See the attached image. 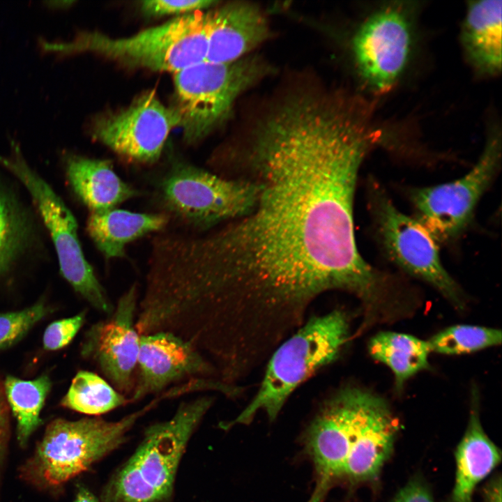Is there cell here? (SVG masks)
I'll return each instance as SVG.
<instances>
[{
  "mask_svg": "<svg viewBox=\"0 0 502 502\" xmlns=\"http://www.w3.org/2000/svg\"><path fill=\"white\" fill-rule=\"evenodd\" d=\"M213 402L208 395L182 402L170 419L150 425L104 487L100 502L167 501L188 443Z\"/></svg>",
  "mask_w": 502,
  "mask_h": 502,
  "instance_id": "cell-4",
  "label": "cell"
},
{
  "mask_svg": "<svg viewBox=\"0 0 502 502\" xmlns=\"http://www.w3.org/2000/svg\"><path fill=\"white\" fill-rule=\"evenodd\" d=\"M174 397V391L167 389L142 409L116 421L100 418L52 420L33 455L22 466V478L42 489L61 487L119 447L141 417Z\"/></svg>",
  "mask_w": 502,
  "mask_h": 502,
  "instance_id": "cell-5",
  "label": "cell"
},
{
  "mask_svg": "<svg viewBox=\"0 0 502 502\" xmlns=\"http://www.w3.org/2000/svg\"><path fill=\"white\" fill-rule=\"evenodd\" d=\"M50 312L44 301L15 312L0 314V352L20 340Z\"/></svg>",
  "mask_w": 502,
  "mask_h": 502,
  "instance_id": "cell-26",
  "label": "cell"
},
{
  "mask_svg": "<svg viewBox=\"0 0 502 502\" xmlns=\"http://www.w3.org/2000/svg\"><path fill=\"white\" fill-rule=\"evenodd\" d=\"M218 1L209 0H147L141 2V10L148 16L174 17L204 11Z\"/></svg>",
  "mask_w": 502,
  "mask_h": 502,
  "instance_id": "cell-27",
  "label": "cell"
},
{
  "mask_svg": "<svg viewBox=\"0 0 502 502\" xmlns=\"http://www.w3.org/2000/svg\"><path fill=\"white\" fill-rule=\"evenodd\" d=\"M209 13L206 61H236L268 38V22L257 6L231 2Z\"/></svg>",
  "mask_w": 502,
  "mask_h": 502,
  "instance_id": "cell-16",
  "label": "cell"
},
{
  "mask_svg": "<svg viewBox=\"0 0 502 502\" xmlns=\"http://www.w3.org/2000/svg\"><path fill=\"white\" fill-rule=\"evenodd\" d=\"M501 156V135L494 131L476 164L463 177L411 190L417 219L438 243L452 241L467 227L477 204L499 170Z\"/></svg>",
  "mask_w": 502,
  "mask_h": 502,
  "instance_id": "cell-12",
  "label": "cell"
},
{
  "mask_svg": "<svg viewBox=\"0 0 502 502\" xmlns=\"http://www.w3.org/2000/svg\"><path fill=\"white\" fill-rule=\"evenodd\" d=\"M265 66L254 58L231 63L203 61L174 74V104L183 139L195 144L229 115L237 98L262 77Z\"/></svg>",
  "mask_w": 502,
  "mask_h": 502,
  "instance_id": "cell-7",
  "label": "cell"
},
{
  "mask_svg": "<svg viewBox=\"0 0 502 502\" xmlns=\"http://www.w3.org/2000/svg\"><path fill=\"white\" fill-rule=\"evenodd\" d=\"M178 124L174 108L165 105L155 92L150 91L128 107L96 118L91 133L117 154L151 163L159 159L169 133Z\"/></svg>",
  "mask_w": 502,
  "mask_h": 502,
  "instance_id": "cell-13",
  "label": "cell"
},
{
  "mask_svg": "<svg viewBox=\"0 0 502 502\" xmlns=\"http://www.w3.org/2000/svg\"><path fill=\"white\" fill-rule=\"evenodd\" d=\"M31 225L23 208L0 185V276L8 272L26 248Z\"/></svg>",
  "mask_w": 502,
  "mask_h": 502,
  "instance_id": "cell-24",
  "label": "cell"
},
{
  "mask_svg": "<svg viewBox=\"0 0 502 502\" xmlns=\"http://www.w3.org/2000/svg\"><path fill=\"white\" fill-rule=\"evenodd\" d=\"M77 496L80 502H100L87 488L79 486Z\"/></svg>",
  "mask_w": 502,
  "mask_h": 502,
  "instance_id": "cell-32",
  "label": "cell"
},
{
  "mask_svg": "<svg viewBox=\"0 0 502 502\" xmlns=\"http://www.w3.org/2000/svg\"><path fill=\"white\" fill-rule=\"evenodd\" d=\"M368 351L373 359L391 370L397 392L411 377L429 368L431 351L427 341L409 334L379 332L369 341Z\"/></svg>",
  "mask_w": 502,
  "mask_h": 502,
  "instance_id": "cell-21",
  "label": "cell"
},
{
  "mask_svg": "<svg viewBox=\"0 0 502 502\" xmlns=\"http://www.w3.org/2000/svg\"><path fill=\"white\" fill-rule=\"evenodd\" d=\"M349 340V319L342 310L305 320L271 353L250 403L234 419L220 424L222 428L248 425L261 411L274 421L292 393L320 368L335 361Z\"/></svg>",
  "mask_w": 502,
  "mask_h": 502,
  "instance_id": "cell-3",
  "label": "cell"
},
{
  "mask_svg": "<svg viewBox=\"0 0 502 502\" xmlns=\"http://www.w3.org/2000/svg\"><path fill=\"white\" fill-rule=\"evenodd\" d=\"M65 169L73 192L91 213L114 208L137 195L107 160L70 154L66 155Z\"/></svg>",
  "mask_w": 502,
  "mask_h": 502,
  "instance_id": "cell-19",
  "label": "cell"
},
{
  "mask_svg": "<svg viewBox=\"0 0 502 502\" xmlns=\"http://www.w3.org/2000/svg\"><path fill=\"white\" fill-rule=\"evenodd\" d=\"M209 20V11H198L173 17L128 37L82 32L68 42L40 40V45L45 53L61 57L90 52L128 67L174 74L206 61Z\"/></svg>",
  "mask_w": 502,
  "mask_h": 502,
  "instance_id": "cell-2",
  "label": "cell"
},
{
  "mask_svg": "<svg viewBox=\"0 0 502 502\" xmlns=\"http://www.w3.org/2000/svg\"><path fill=\"white\" fill-rule=\"evenodd\" d=\"M51 386L47 374L33 380L7 376L3 381L6 398L17 421V441L22 447L26 445L41 424L40 414Z\"/></svg>",
  "mask_w": 502,
  "mask_h": 502,
  "instance_id": "cell-22",
  "label": "cell"
},
{
  "mask_svg": "<svg viewBox=\"0 0 502 502\" xmlns=\"http://www.w3.org/2000/svg\"><path fill=\"white\" fill-rule=\"evenodd\" d=\"M501 0L467 3L460 40L474 71L494 77L501 71Z\"/></svg>",
  "mask_w": 502,
  "mask_h": 502,
  "instance_id": "cell-17",
  "label": "cell"
},
{
  "mask_svg": "<svg viewBox=\"0 0 502 502\" xmlns=\"http://www.w3.org/2000/svg\"><path fill=\"white\" fill-rule=\"evenodd\" d=\"M413 1H391L376 8L361 23L352 39L358 74L376 94L390 91L409 63L415 39Z\"/></svg>",
  "mask_w": 502,
  "mask_h": 502,
  "instance_id": "cell-11",
  "label": "cell"
},
{
  "mask_svg": "<svg viewBox=\"0 0 502 502\" xmlns=\"http://www.w3.org/2000/svg\"><path fill=\"white\" fill-rule=\"evenodd\" d=\"M3 382L0 378V477L5 459L9 435V410Z\"/></svg>",
  "mask_w": 502,
  "mask_h": 502,
  "instance_id": "cell-30",
  "label": "cell"
},
{
  "mask_svg": "<svg viewBox=\"0 0 502 502\" xmlns=\"http://www.w3.org/2000/svg\"><path fill=\"white\" fill-rule=\"evenodd\" d=\"M374 148L364 127L330 111L267 118L224 167L226 177L257 186L251 210L176 242L174 275L190 312L225 337L273 346L326 292L351 294L366 310L380 304L390 278L360 254L353 221L358 171Z\"/></svg>",
  "mask_w": 502,
  "mask_h": 502,
  "instance_id": "cell-1",
  "label": "cell"
},
{
  "mask_svg": "<svg viewBox=\"0 0 502 502\" xmlns=\"http://www.w3.org/2000/svg\"><path fill=\"white\" fill-rule=\"evenodd\" d=\"M432 352L445 355H460L500 345L499 329L474 326L454 325L434 335L427 340Z\"/></svg>",
  "mask_w": 502,
  "mask_h": 502,
  "instance_id": "cell-25",
  "label": "cell"
},
{
  "mask_svg": "<svg viewBox=\"0 0 502 502\" xmlns=\"http://www.w3.org/2000/svg\"><path fill=\"white\" fill-rule=\"evenodd\" d=\"M137 305L138 290L133 284L119 298L110 315L86 331L81 344L82 357L95 363L122 394L134 388L140 344L135 328Z\"/></svg>",
  "mask_w": 502,
  "mask_h": 502,
  "instance_id": "cell-14",
  "label": "cell"
},
{
  "mask_svg": "<svg viewBox=\"0 0 502 502\" xmlns=\"http://www.w3.org/2000/svg\"><path fill=\"white\" fill-rule=\"evenodd\" d=\"M0 163L25 187L37 206L54 246L61 273L73 289L96 310L110 315L114 307L84 257L71 211L50 185L27 164L18 144Z\"/></svg>",
  "mask_w": 502,
  "mask_h": 502,
  "instance_id": "cell-8",
  "label": "cell"
},
{
  "mask_svg": "<svg viewBox=\"0 0 502 502\" xmlns=\"http://www.w3.org/2000/svg\"><path fill=\"white\" fill-rule=\"evenodd\" d=\"M158 190L168 211L202 229L245 215L258 193L252 181L224 177L182 161L172 163Z\"/></svg>",
  "mask_w": 502,
  "mask_h": 502,
  "instance_id": "cell-9",
  "label": "cell"
},
{
  "mask_svg": "<svg viewBox=\"0 0 502 502\" xmlns=\"http://www.w3.org/2000/svg\"><path fill=\"white\" fill-rule=\"evenodd\" d=\"M169 222L162 213H142L112 208L91 213L86 224L89 235L106 258L123 257L130 242L158 231Z\"/></svg>",
  "mask_w": 502,
  "mask_h": 502,
  "instance_id": "cell-20",
  "label": "cell"
},
{
  "mask_svg": "<svg viewBox=\"0 0 502 502\" xmlns=\"http://www.w3.org/2000/svg\"><path fill=\"white\" fill-rule=\"evenodd\" d=\"M369 203L376 234L390 260L430 284L457 310H464L463 292L443 266L438 243L426 227L398 210L374 181L369 183Z\"/></svg>",
  "mask_w": 502,
  "mask_h": 502,
  "instance_id": "cell-10",
  "label": "cell"
},
{
  "mask_svg": "<svg viewBox=\"0 0 502 502\" xmlns=\"http://www.w3.org/2000/svg\"><path fill=\"white\" fill-rule=\"evenodd\" d=\"M397 431V420L384 398L350 386L333 412L328 433L339 481L374 480L390 457Z\"/></svg>",
  "mask_w": 502,
  "mask_h": 502,
  "instance_id": "cell-6",
  "label": "cell"
},
{
  "mask_svg": "<svg viewBox=\"0 0 502 502\" xmlns=\"http://www.w3.org/2000/svg\"><path fill=\"white\" fill-rule=\"evenodd\" d=\"M486 502H501V476L493 478L485 489Z\"/></svg>",
  "mask_w": 502,
  "mask_h": 502,
  "instance_id": "cell-31",
  "label": "cell"
},
{
  "mask_svg": "<svg viewBox=\"0 0 502 502\" xmlns=\"http://www.w3.org/2000/svg\"><path fill=\"white\" fill-rule=\"evenodd\" d=\"M393 502H434L427 487L418 480H413L405 485Z\"/></svg>",
  "mask_w": 502,
  "mask_h": 502,
  "instance_id": "cell-29",
  "label": "cell"
},
{
  "mask_svg": "<svg viewBox=\"0 0 502 502\" xmlns=\"http://www.w3.org/2000/svg\"><path fill=\"white\" fill-rule=\"evenodd\" d=\"M137 367V379L130 402L158 395L176 383L217 379L214 366L197 348L167 331L140 335Z\"/></svg>",
  "mask_w": 502,
  "mask_h": 502,
  "instance_id": "cell-15",
  "label": "cell"
},
{
  "mask_svg": "<svg viewBox=\"0 0 502 502\" xmlns=\"http://www.w3.org/2000/svg\"><path fill=\"white\" fill-rule=\"evenodd\" d=\"M84 311L68 318L51 323L43 337V347L47 351H56L68 345L83 326Z\"/></svg>",
  "mask_w": 502,
  "mask_h": 502,
  "instance_id": "cell-28",
  "label": "cell"
},
{
  "mask_svg": "<svg viewBox=\"0 0 502 502\" xmlns=\"http://www.w3.org/2000/svg\"><path fill=\"white\" fill-rule=\"evenodd\" d=\"M130 403L99 375L89 371H79L62 398L61 405L89 416H99Z\"/></svg>",
  "mask_w": 502,
  "mask_h": 502,
  "instance_id": "cell-23",
  "label": "cell"
},
{
  "mask_svg": "<svg viewBox=\"0 0 502 502\" xmlns=\"http://www.w3.org/2000/svg\"><path fill=\"white\" fill-rule=\"evenodd\" d=\"M479 392L472 386L466 432L455 452L456 477L453 502H472L477 485L500 462L501 453L485 432L480 419Z\"/></svg>",
  "mask_w": 502,
  "mask_h": 502,
  "instance_id": "cell-18",
  "label": "cell"
}]
</instances>
